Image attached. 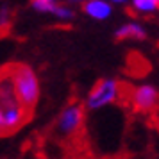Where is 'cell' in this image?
Instances as JSON below:
<instances>
[{
  "instance_id": "obj_1",
  "label": "cell",
  "mask_w": 159,
  "mask_h": 159,
  "mask_svg": "<svg viewBox=\"0 0 159 159\" xmlns=\"http://www.w3.org/2000/svg\"><path fill=\"white\" fill-rule=\"evenodd\" d=\"M9 77L13 80L16 97L25 109L32 111L36 106L38 98H39V80H38L34 70L29 65H9L7 66Z\"/></svg>"
},
{
  "instance_id": "obj_2",
  "label": "cell",
  "mask_w": 159,
  "mask_h": 159,
  "mask_svg": "<svg viewBox=\"0 0 159 159\" xmlns=\"http://www.w3.org/2000/svg\"><path fill=\"white\" fill-rule=\"evenodd\" d=\"M123 86L122 82H118L115 79H102L98 80L91 91L86 97V107L95 111V109H102L106 106H111L122 98Z\"/></svg>"
},
{
  "instance_id": "obj_3",
  "label": "cell",
  "mask_w": 159,
  "mask_h": 159,
  "mask_svg": "<svg viewBox=\"0 0 159 159\" xmlns=\"http://www.w3.org/2000/svg\"><path fill=\"white\" fill-rule=\"evenodd\" d=\"M82 125H84V107L77 102H73L63 109L56 127H57L59 134L66 138H75L82 130Z\"/></svg>"
},
{
  "instance_id": "obj_4",
  "label": "cell",
  "mask_w": 159,
  "mask_h": 159,
  "mask_svg": "<svg viewBox=\"0 0 159 159\" xmlns=\"http://www.w3.org/2000/svg\"><path fill=\"white\" fill-rule=\"evenodd\" d=\"M129 100L138 113H152L159 106V91L154 86L143 84L132 89Z\"/></svg>"
},
{
  "instance_id": "obj_5",
  "label": "cell",
  "mask_w": 159,
  "mask_h": 159,
  "mask_svg": "<svg viewBox=\"0 0 159 159\" xmlns=\"http://www.w3.org/2000/svg\"><path fill=\"white\" fill-rule=\"evenodd\" d=\"M13 106H20V100L16 97L13 80L9 77L7 68L0 70V109H7Z\"/></svg>"
},
{
  "instance_id": "obj_6",
  "label": "cell",
  "mask_w": 159,
  "mask_h": 159,
  "mask_svg": "<svg viewBox=\"0 0 159 159\" xmlns=\"http://www.w3.org/2000/svg\"><path fill=\"white\" fill-rule=\"evenodd\" d=\"M82 11L93 20H107L113 13V4L109 0H86Z\"/></svg>"
},
{
  "instance_id": "obj_7",
  "label": "cell",
  "mask_w": 159,
  "mask_h": 159,
  "mask_svg": "<svg viewBox=\"0 0 159 159\" xmlns=\"http://www.w3.org/2000/svg\"><path fill=\"white\" fill-rule=\"evenodd\" d=\"M145 36H147L145 29L136 22L125 23L116 30V39H120V41H123V39H143Z\"/></svg>"
},
{
  "instance_id": "obj_8",
  "label": "cell",
  "mask_w": 159,
  "mask_h": 159,
  "mask_svg": "<svg viewBox=\"0 0 159 159\" xmlns=\"http://www.w3.org/2000/svg\"><path fill=\"white\" fill-rule=\"evenodd\" d=\"M134 15L148 16L159 11V2L157 0H129Z\"/></svg>"
},
{
  "instance_id": "obj_9",
  "label": "cell",
  "mask_w": 159,
  "mask_h": 159,
  "mask_svg": "<svg viewBox=\"0 0 159 159\" xmlns=\"http://www.w3.org/2000/svg\"><path fill=\"white\" fill-rule=\"evenodd\" d=\"M32 2V7L36 9V11H39V13H50L56 9V6H57V2L56 0H30Z\"/></svg>"
},
{
  "instance_id": "obj_10",
  "label": "cell",
  "mask_w": 159,
  "mask_h": 159,
  "mask_svg": "<svg viewBox=\"0 0 159 159\" xmlns=\"http://www.w3.org/2000/svg\"><path fill=\"white\" fill-rule=\"evenodd\" d=\"M52 15L57 16L59 20H72V18H73V11L70 7H66V6L57 4V6H56V9L52 11Z\"/></svg>"
},
{
  "instance_id": "obj_11",
  "label": "cell",
  "mask_w": 159,
  "mask_h": 159,
  "mask_svg": "<svg viewBox=\"0 0 159 159\" xmlns=\"http://www.w3.org/2000/svg\"><path fill=\"white\" fill-rule=\"evenodd\" d=\"M9 20H11V15H9V9L7 7H2L0 11V27H7Z\"/></svg>"
},
{
  "instance_id": "obj_12",
  "label": "cell",
  "mask_w": 159,
  "mask_h": 159,
  "mask_svg": "<svg viewBox=\"0 0 159 159\" xmlns=\"http://www.w3.org/2000/svg\"><path fill=\"white\" fill-rule=\"evenodd\" d=\"M0 136H6V129H4V122H2V111H0Z\"/></svg>"
},
{
  "instance_id": "obj_13",
  "label": "cell",
  "mask_w": 159,
  "mask_h": 159,
  "mask_svg": "<svg viewBox=\"0 0 159 159\" xmlns=\"http://www.w3.org/2000/svg\"><path fill=\"white\" fill-rule=\"evenodd\" d=\"M109 2H111V4H127L129 0H109Z\"/></svg>"
},
{
  "instance_id": "obj_14",
  "label": "cell",
  "mask_w": 159,
  "mask_h": 159,
  "mask_svg": "<svg viewBox=\"0 0 159 159\" xmlns=\"http://www.w3.org/2000/svg\"><path fill=\"white\" fill-rule=\"evenodd\" d=\"M63 2H82V0H63Z\"/></svg>"
},
{
  "instance_id": "obj_15",
  "label": "cell",
  "mask_w": 159,
  "mask_h": 159,
  "mask_svg": "<svg viewBox=\"0 0 159 159\" xmlns=\"http://www.w3.org/2000/svg\"><path fill=\"white\" fill-rule=\"evenodd\" d=\"M157 2H159V0H157Z\"/></svg>"
}]
</instances>
